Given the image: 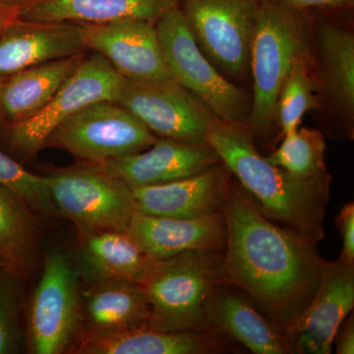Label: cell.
<instances>
[{"label":"cell","mask_w":354,"mask_h":354,"mask_svg":"<svg viewBox=\"0 0 354 354\" xmlns=\"http://www.w3.org/2000/svg\"><path fill=\"white\" fill-rule=\"evenodd\" d=\"M7 76H0V95H1L2 86H3L4 81H6ZM4 122L2 120L1 109H0V129L3 127Z\"/></svg>","instance_id":"36"},{"label":"cell","mask_w":354,"mask_h":354,"mask_svg":"<svg viewBox=\"0 0 354 354\" xmlns=\"http://www.w3.org/2000/svg\"><path fill=\"white\" fill-rule=\"evenodd\" d=\"M0 185L12 192L36 216H59L51 199L46 176L27 171L19 162L0 151Z\"/></svg>","instance_id":"28"},{"label":"cell","mask_w":354,"mask_h":354,"mask_svg":"<svg viewBox=\"0 0 354 354\" xmlns=\"http://www.w3.org/2000/svg\"><path fill=\"white\" fill-rule=\"evenodd\" d=\"M260 0H180L179 7L212 64L241 78L250 64Z\"/></svg>","instance_id":"10"},{"label":"cell","mask_w":354,"mask_h":354,"mask_svg":"<svg viewBox=\"0 0 354 354\" xmlns=\"http://www.w3.org/2000/svg\"><path fill=\"white\" fill-rule=\"evenodd\" d=\"M223 251H188L155 260L139 283L148 302V325L165 332L212 330L208 311L221 285Z\"/></svg>","instance_id":"3"},{"label":"cell","mask_w":354,"mask_h":354,"mask_svg":"<svg viewBox=\"0 0 354 354\" xmlns=\"http://www.w3.org/2000/svg\"><path fill=\"white\" fill-rule=\"evenodd\" d=\"M156 140L157 136L118 102L102 101L60 123L44 147L62 149L81 164L102 165L145 151Z\"/></svg>","instance_id":"8"},{"label":"cell","mask_w":354,"mask_h":354,"mask_svg":"<svg viewBox=\"0 0 354 354\" xmlns=\"http://www.w3.org/2000/svg\"><path fill=\"white\" fill-rule=\"evenodd\" d=\"M225 335L215 330L165 332L143 325L114 334L80 335L74 344V353H218L227 349Z\"/></svg>","instance_id":"18"},{"label":"cell","mask_w":354,"mask_h":354,"mask_svg":"<svg viewBox=\"0 0 354 354\" xmlns=\"http://www.w3.org/2000/svg\"><path fill=\"white\" fill-rule=\"evenodd\" d=\"M85 57L82 51L7 76L0 95L3 127L28 120L41 111Z\"/></svg>","instance_id":"21"},{"label":"cell","mask_w":354,"mask_h":354,"mask_svg":"<svg viewBox=\"0 0 354 354\" xmlns=\"http://www.w3.org/2000/svg\"><path fill=\"white\" fill-rule=\"evenodd\" d=\"M6 270H14L12 265L8 260L0 253V272L6 271ZM15 271V270H14Z\"/></svg>","instance_id":"35"},{"label":"cell","mask_w":354,"mask_h":354,"mask_svg":"<svg viewBox=\"0 0 354 354\" xmlns=\"http://www.w3.org/2000/svg\"><path fill=\"white\" fill-rule=\"evenodd\" d=\"M308 55L309 34L299 11L260 0L249 64L253 97L247 125L253 135L272 132L283 81L295 60Z\"/></svg>","instance_id":"4"},{"label":"cell","mask_w":354,"mask_h":354,"mask_svg":"<svg viewBox=\"0 0 354 354\" xmlns=\"http://www.w3.org/2000/svg\"><path fill=\"white\" fill-rule=\"evenodd\" d=\"M81 25L86 48L106 58L127 80H174L165 62L155 23L122 19Z\"/></svg>","instance_id":"12"},{"label":"cell","mask_w":354,"mask_h":354,"mask_svg":"<svg viewBox=\"0 0 354 354\" xmlns=\"http://www.w3.org/2000/svg\"><path fill=\"white\" fill-rule=\"evenodd\" d=\"M317 91L310 55L298 58L283 81L277 102V122L285 136L297 131L304 114L319 106Z\"/></svg>","instance_id":"27"},{"label":"cell","mask_w":354,"mask_h":354,"mask_svg":"<svg viewBox=\"0 0 354 354\" xmlns=\"http://www.w3.org/2000/svg\"><path fill=\"white\" fill-rule=\"evenodd\" d=\"M86 50L82 25L17 17L0 36V76H9Z\"/></svg>","instance_id":"16"},{"label":"cell","mask_w":354,"mask_h":354,"mask_svg":"<svg viewBox=\"0 0 354 354\" xmlns=\"http://www.w3.org/2000/svg\"><path fill=\"white\" fill-rule=\"evenodd\" d=\"M218 162L220 158L209 145H192L160 137L142 152L106 164L88 165L120 179L132 188L185 178Z\"/></svg>","instance_id":"15"},{"label":"cell","mask_w":354,"mask_h":354,"mask_svg":"<svg viewBox=\"0 0 354 354\" xmlns=\"http://www.w3.org/2000/svg\"><path fill=\"white\" fill-rule=\"evenodd\" d=\"M326 141L323 133L313 128H298L286 135L283 143L267 160L302 179L329 176L325 164Z\"/></svg>","instance_id":"26"},{"label":"cell","mask_w":354,"mask_h":354,"mask_svg":"<svg viewBox=\"0 0 354 354\" xmlns=\"http://www.w3.org/2000/svg\"><path fill=\"white\" fill-rule=\"evenodd\" d=\"M46 178L58 214L75 225L80 236L127 232L136 203L120 179L85 164L58 169Z\"/></svg>","instance_id":"7"},{"label":"cell","mask_w":354,"mask_h":354,"mask_svg":"<svg viewBox=\"0 0 354 354\" xmlns=\"http://www.w3.org/2000/svg\"><path fill=\"white\" fill-rule=\"evenodd\" d=\"M116 102L156 136L192 145H208L216 116L174 80L135 82L125 79Z\"/></svg>","instance_id":"11"},{"label":"cell","mask_w":354,"mask_h":354,"mask_svg":"<svg viewBox=\"0 0 354 354\" xmlns=\"http://www.w3.org/2000/svg\"><path fill=\"white\" fill-rule=\"evenodd\" d=\"M18 17L17 11L0 4V36L7 26L10 24L14 19Z\"/></svg>","instance_id":"33"},{"label":"cell","mask_w":354,"mask_h":354,"mask_svg":"<svg viewBox=\"0 0 354 354\" xmlns=\"http://www.w3.org/2000/svg\"><path fill=\"white\" fill-rule=\"evenodd\" d=\"M180 0H36L18 17L44 22L95 24L122 19L157 23Z\"/></svg>","instance_id":"22"},{"label":"cell","mask_w":354,"mask_h":354,"mask_svg":"<svg viewBox=\"0 0 354 354\" xmlns=\"http://www.w3.org/2000/svg\"><path fill=\"white\" fill-rule=\"evenodd\" d=\"M26 325L27 349L34 354L68 353L82 327L81 277L62 250L46 253Z\"/></svg>","instance_id":"5"},{"label":"cell","mask_w":354,"mask_h":354,"mask_svg":"<svg viewBox=\"0 0 354 354\" xmlns=\"http://www.w3.org/2000/svg\"><path fill=\"white\" fill-rule=\"evenodd\" d=\"M35 1L36 0H0V4L17 11L18 16H19L21 11L24 10Z\"/></svg>","instance_id":"34"},{"label":"cell","mask_w":354,"mask_h":354,"mask_svg":"<svg viewBox=\"0 0 354 354\" xmlns=\"http://www.w3.org/2000/svg\"><path fill=\"white\" fill-rule=\"evenodd\" d=\"M223 216L227 234L221 283L250 295L286 339L329 263L315 243L268 218L232 181Z\"/></svg>","instance_id":"1"},{"label":"cell","mask_w":354,"mask_h":354,"mask_svg":"<svg viewBox=\"0 0 354 354\" xmlns=\"http://www.w3.org/2000/svg\"><path fill=\"white\" fill-rule=\"evenodd\" d=\"M149 317L148 302L138 283L128 281L88 283L82 290V327L79 337L114 334L148 325Z\"/></svg>","instance_id":"19"},{"label":"cell","mask_w":354,"mask_h":354,"mask_svg":"<svg viewBox=\"0 0 354 354\" xmlns=\"http://www.w3.org/2000/svg\"><path fill=\"white\" fill-rule=\"evenodd\" d=\"M22 274L0 272V354H17L27 348L23 323Z\"/></svg>","instance_id":"29"},{"label":"cell","mask_w":354,"mask_h":354,"mask_svg":"<svg viewBox=\"0 0 354 354\" xmlns=\"http://www.w3.org/2000/svg\"><path fill=\"white\" fill-rule=\"evenodd\" d=\"M321 90L349 131L354 122V36L325 24L318 32Z\"/></svg>","instance_id":"24"},{"label":"cell","mask_w":354,"mask_h":354,"mask_svg":"<svg viewBox=\"0 0 354 354\" xmlns=\"http://www.w3.org/2000/svg\"><path fill=\"white\" fill-rule=\"evenodd\" d=\"M127 234L155 260L167 259L188 251H223V212L197 218L143 215L136 212Z\"/></svg>","instance_id":"17"},{"label":"cell","mask_w":354,"mask_h":354,"mask_svg":"<svg viewBox=\"0 0 354 354\" xmlns=\"http://www.w3.org/2000/svg\"><path fill=\"white\" fill-rule=\"evenodd\" d=\"M354 266L329 263L320 286L286 337L290 353L330 354L354 306Z\"/></svg>","instance_id":"13"},{"label":"cell","mask_w":354,"mask_h":354,"mask_svg":"<svg viewBox=\"0 0 354 354\" xmlns=\"http://www.w3.org/2000/svg\"><path fill=\"white\" fill-rule=\"evenodd\" d=\"M230 181V171L221 162L185 178L130 188L140 214L197 218L223 212Z\"/></svg>","instance_id":"14"},{"label":"cell","mask_w":354,"mask_h":354,"mask_svg":"<svg viewBox=\"0 0 354 354\" xmlns=\"http://www.w3.org/2000/svg\"><path fill=\"white\" fill-rule=\"evenodd\" d=\"M124 81L100 53L84 58L41 111L28 120L1 128L7 142L22 155H36L50 133L70 116L95 102H116Z\"/></svg>","instance_id":"9"},{"label":"cell","mask_w":354,"mask_h":354,"mask_svg":"<svg viewBox=\"0 0 354 354\" xmlns=\"http://www.w3.org/2000/svg\"><path fill=\"white\" fill-rule=\"evenodd\" d=\"M342 239V250L339 260L344 264L354 266V203L349 202L342 207L335 218Z\"/></svg>","instance_id":"30"},{"label":"cell","mask_w":354,"mask_h":354,"mask_svg":"<svg viewBox=\"0 0 354 354\" xmlns=\"http://www.w3.org/2000/svg\"><path fill=\"white\" fill-rule=\"evenodd\" d=\"M209 327L230 335L255 354L290 353L283 335L253 305L232 290L216 288L208 311Z\"/></svg>","instance_id":"23"},{"label":"cell","mask_w":354,"mask_h":354,"mask_svg":"<svg viewBox=\"0 0 354 354\" xmlns=\"http://www.w3.org/2000/svg\"><path fill=\"white\" fill-rule=\"evenodd\" d=\"M156 27L174 81L189 91L218 120L247 124L251 102L246 93L225 78L203 53L180 7L165 13Z\"/></svg>","instance_id":"6"},{"label":"cell","mask_w":354,"mask_h":354,"mask_svg":"<svg viewBox=\"0 0 354 354\" xmlns=\"http://www.w3.org/2000/svg\"><path fill=\"white\" fill-rule=\"evenodd\" d=\"M346 322L342 323L339 332L335 335L337 339V354L354 353V320L353 315L346 319Z\"/></svg>","instance_id":"32"},{"label":"cell","mask_w":354,"mask_h":354,"mask_svg":"<svg viewBox=\"0 0 354 354\" xmlns=\"http://www.w3.org/2000/svg\"><path fill=\"white\" fill-rule=\"evenodd\" d=\"M207 144L268 218L313 243L322 241L330 176L298 178L271 164L258 152L246 123L216 118Z\"/></svg>","instance_id":"2"},{"label":"cell","mask_w":354,"mask_h":354,"mask_svg":"<svg viewBox=\"0 0 354 354\" xmlns=\"http://www.w3.org/2000/svg\"><path fill=\"white\" fill-rule=\"evenodd\" d=\"M37 218L12 192L0 185V253L22 276L31 271L38 252Z\"/></svg>","instance_id":"25"},{"label":"cell","mask_w":354,"mask_h":354,"mask_svg":"<svg viewBox=\"0 0 354 354\" xmlns=\"http://www.w3.org/2000/svg\"><path fill=\"white\" fill-rule=\"evenodd\" d=\"M153 262L127 232H106L81 236L76 267L87 285L108 281L139 285Z\"/></svg>","instance_id":"20"},{"label":"cell","mask_w":354,"mask_h":354,"mask_svg":"<svg viewBox=\"0 0 354 354\" xmlns=\"http://www.w3.org/2000/svg\"><path fill=\"white\" fill-rule=\"evenodd\" d=\"M268 1L283 4L297 11L313 8V7L344 8V7L351 6L353 3V0H268Z\"/></svg>","instance_id":"31"}]
</instances>
